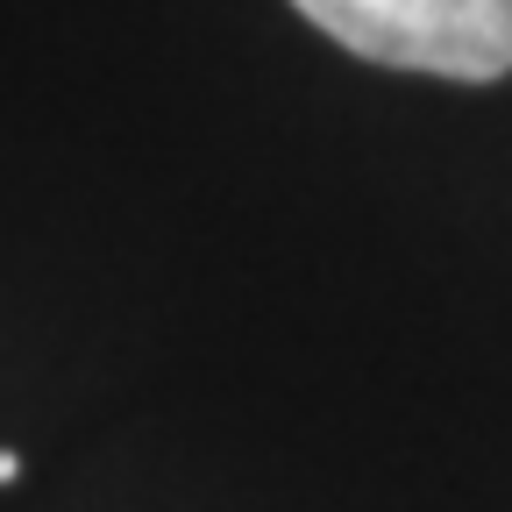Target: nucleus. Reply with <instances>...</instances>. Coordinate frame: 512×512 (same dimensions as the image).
<instances>
[{
  "label": "nucleus",
  "instance_id": "nucleus-1",
  "mask_svg": "<svg viewBox=\"0 0 512 512\" xmlns=\"http://www.w3.org/2000/svg\"><path fill=\"white\" fill-rule=\"evenodd\" d=\"M342 50L434 79L512 72V0H292Z\"/></svg>",
  "mask_w": 512,
  "mask_h": 512
},
{
  "label": "nucleus",
  "instance_id": "nucleus-2",
  "mask_svg": "<svg viewBox=\"0 0 512 512\" xmlns=\"http://www.w3.org/2000/svg\"><path fill=\"white\" fill-rule=\"evenodd\" d=\"M22 477V456H8V448H0V484H15Z\"/></svg>",
  "mask_w": 512,
  "mask_h": 512
}]
</instances>
